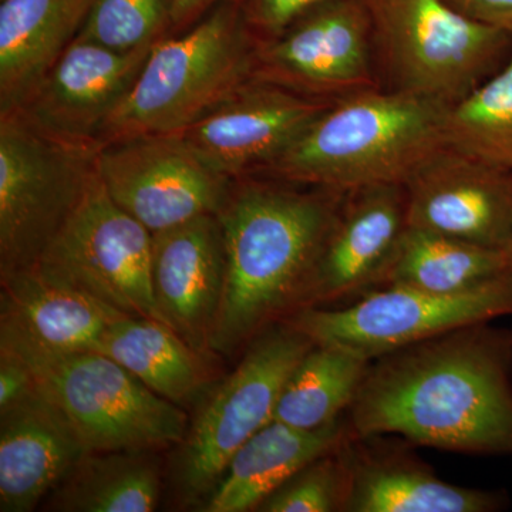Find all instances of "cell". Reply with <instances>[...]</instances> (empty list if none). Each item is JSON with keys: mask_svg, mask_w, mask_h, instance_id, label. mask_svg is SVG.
<instances>
[{"mask_svg": "<svg viewBox=\"0 0 512 512\" xmlns=\"http://www.w3.org/2000/svg\"><path fill=\"white\" fill-rule=\"evenodd\" d=\"M345 417L353 436L512 456V328L478 323L376 357Z\"/></svg>", "mask_w": 512, "mask_h": 512, "instance_id": "1", "label": "cell"}, {"mask_svg": "<svg viewBox=\"0 0 512 512\" xmlns=\"http://www.w3.org/2000/svg\"><path fill=\"white\" fill-rule=\"evenodd\" d=\"M343 195L268 175L232 181L217 214L227 271L211 353L232 355L301 311Z\"/></svg>", "mask_w": 512, "mask_h": 512, "instance_id": "2", "label": "cell"}, {"mask_svg": "<svg viewBox=\"0 0 512 512\" xmlns=\"http://www.w3.org/2000/svg\"><path fill=\"white\" fill-rule=\"evenodd\" d=\"M447 106L376 89L335 101L261 173L336 192L406 184L446 147Z\"/></svg>", "mask_w": 512, "mask_h": 512, "instance_id": "3", "label": "cell"}, {"mask_svg": "<svg viewBox=\"0 0 512 512\" xmlns=\"http://www.w3.org/2000/svg\"><path fill=\"white\" fill-rule=\"evenodd\" d=\"M255 37L238 0L151 47L117 109L101 128L97 151L128 138L181 133L252 79Z\"/></svg>", "mask_w": 512, "mask_h": 512, "instance_id": "4", "label": "cell"}, {"mask_svg": "<svg viewBox=\"0 0 512 512\" xmlns=\"http://www.w3.org/2000/svg\"><path fill=\"white\" fill-rule=\"evenodd\" d=\"M0 346L20 357L37 390L69 421L89 453H153L187 434L183 407L158 396L100 352H53L6 328Z\"/></svg>", "mask_w": 512, "mask_h": 512, "instance_id": "5", "label": "cell"}, {"mask_svg": "<svg viewBox=\"0 0 512 512\" xmlns=\"http://www.w3.org/2000/svg\"><path fill=\"white\" fill-rule=\"evenodd\" d=\"M380 89L453 106L503 69L512 30L461 15L444 0H363Z\"/></svg>", "mask_w": 512, "mask_h": 512, "instance_id": "6", "label": "cell"}, {"mask_svg": "<svg viewBox=\"0 0 512 512\" xmlns=\"http://www.w3.org/2000/svg\"><path fill=\"white\" fill-rule=\"evenodd\" d=\"M96 154L0 114V275L37 264L82 201Z\"/></svg>", "mask_w": 512, "mask_h": 512, "instance_id": "7", "label": "cell"}, {"mask_svg": "<svg viewBox=\"0 0 512 512\" xmlns=\"http://www.w3.org/2000/svg\"><path fill=\"white\" fill-rule=\"evenodd\" d=\"M312 346L286 322L249 343L237 369L202 402L180 443L175 476L185 500L211 494L238 448L274 420L286 380Z\"/></svg>", "mask_w": 512, "mask_h": 512, "instance_id": "8", "label": "cell"}, {"mask_svg": "<svg viewBox=\"0 0 512 512\" xmlns=\"http://www.w3.org/2000/svg\"><path fill=\"white\" fill-rule=\"evenodd\" d=\"M512 318V271L454 293L380 286L336 308L303 309L284 322L316 345L336 346L366 359L453 330Z\"/></svg>", "mask_w": 512, "mask_h": 512, "instance_id": "9", "label": "cell"}, {"mask_svg": "<svg viewBox=\"0 0 512 512\" xmlns=\"http://www.w3.org/2000/svg\"><path fill=\"white\" fill-rule=\"evenodd\" d=\"M153 234L121 210L94 167L82 201L33 266L131 318L163 322L151 286Z\"/></svg>", "mask_w": 512, "mask_h": 512, "instance_id": "10", "label": "cell"}, {"mask_svg": "<svg viewBox=\"0 0 512 512\" xmlns=\"http://www.w3.org/2000/svg\"><path fill=\"white\" fill-rule=\"evenodd\" d=\"M252 79L329 101L380 89L363 0H329L281 35L256 42Z\"/></svg>", "mask_w": 512, "mask_h": 512, "instance_id": "11", "label": "cell"}, {"mask_svg": "<svg viewBox=\"0 0 512 512\" xmlns=\"http://www.w3.org/2000/svg\"><path fill=\"white\" fill-rule=\"evenodd\" d=\"M94 167L111 200L151 234L217 215L234 181L205 164L180 134L101 147Z\"/></svg>", "mask_w": 512, "mask_h": 512, "instance_id": "12", "label": "cell"}, {"mask_svg": "<svg viewBox=\"0 0 512 512\" xmlns=\"http://www.w3.org/2000/svg\"><path fill=\"white\" fill-rule=\"evenodd\" d=\"M332 103L251 79L175 134L212 170L237 180L274 163Z\"/></svg>", "mask_w": 512, "mask_h": 512, "instance_id": "13", "label": "cell"}, {"mask_svg": "<svg viewBox=\"0 0 512 512\" xmlns=\"http://www.w3.org/2000/svg\"><path fill=\"white\" fill-rule=\"evenodd\" d=\"M407 228L403 184L345 192L301 311L348 305L379 288Z\"/></svg>", "mask_w": 512, "mask_h": 512, "instance_id": "14", "label": "cell"}, {"mask_svg": "<svg viewBox=\"0 0 512 512\" xmlns=\"http://www.w3.org/2000/svg\"><path fill=\"white\" fill-rule=\"evenodd\" d=\"M151 47L116 52L74 39L12 111L46 136L97 151L101 128L133 86Z\"/></svg>", "mask_w": 512, "mask_h": 512, "instance_id": "15", "label": "cell"}, {"mask_svg": "<svg viewBox=\"0 0 512 512\" xmlns=\"http://www.w3.org/2000/svg\"><path fill=\"white\" fill-rule=\"evenodd\" d=\"M409 228L507 251L512 171L444 147L404 184Z\"/></svg>", "mask_w": 512, "mask_h": 512, "instance_id": "16", "label": "cell"}, {"mask_svg": "<svg viewBox=\"0 0 512 512\" xmlns=\"http://www.w3.org/2000/svg\"><path fill=\"white\" fill-rule=\"evenodd\" d=\"M225 271L224 232L218 215H202L153 234L154 301L165 325L201 355L210 352Z\"/></svg>", "mask_w": 512, "mask_h": 512, "instance_id": "17", "label": "cell"}, {"mask_svg": "<svg viewBox=\"0 0 512 512\" xmlns=\"http://www.w3.org/2000/svg\"><path fill=\"white\" fill-rule=\"evenodd\" d=\"M412 447L402 437L350 434L348 512H495L507 505L495 491L441 480Z\"/></svg>", "mask_w": 512, "mask_h": 512, "instance_id": "18", "label": "cell"}, {"mask_svg": "<svg viewBox=\"0 0 512 512\" xmlns=\"http://www.w3.org/2000/svg\"><path fill=\"white\" fill-rule=\"evenodd\" d=\"M86 454L69 421L39 390L0 413V511L35 510Z\"/></svg>", "mask_w": 512, "mask_h": 512, "instance_id": "19", "label": "cell"}, {"mask_svg": "<svg viewBox=\"0 0 512 512\" xmlns=\"http://www.w3.org/2000/svg\"><path fill=\"white\" fill-rule=\"evenodd\" d=\"M350 434L345 416L316 430L269 421L229 460L202 511H258L266 498L289 478L315 458L338 447Z\"/></svg>", "mask_w": 512, "mask_h": 512, "instance_id": "20", "label": "cell"}, {"mask_svg": "<svg viewBox=\"0 0 512 512\" xmlns=\"http://www.w3.org/2000/svg\"><path fill=\"white\" fill-rule=\"evenodd\" d=\"M120 313L35 269L2 276L0 328L53 352L96 350Z\"/></svg>", "mask_w": 512, "mask_h": 512, "instance_id": "21", "label": "cell"}, {"mask_svg": "<svg viewBox=\"0 0 512 512\" xmlns=\"http://www.w3.org/2000/svg\"><path fill=\"white\" fill-rule=\"evenodd\" d=\"M92 0H0V114L18 109L77 35Z\"/></svg>", "mask_w": 512, "mask_h": 512, "instance_id": "22", "label": "cell"}, {"mask_svg": "<svg viewBox=\"0 0 512 512\" xmlns=\"http://www.w3.org/2000/svg\"><path fill=\"white\" fill-rule=\"evenodd\" d=\"M94 352L109 356L148 389L183 407L207 384L201 353L156 319L120 316Z\"/></svg>", "mask_w": 512, "mask_h": 512, "instance_id": "23", "label": "cell"}, {"mask_svg": "<svg viewBox=\"0 0 512 512\" xmlns=\"http://www.w3.org/2000/svg\"><path fill=\"white\" fill-rule=\"evenodd\" d=\"M510 271L512 261L503 249L407 228L380 286L463 292Z\"/></svg>", "mask_w": 512, "mask_h": 512, "instance_id": "24", "label": "cell"}, {"mask_svg": "<svg viewBox=\"0 0 512 512\" xmlns=\"http://www.w3.org/2000/svg\"><path fill=\"white\" fill-rule=\"evenodd\" d=\"M160 494V468L150 453H89L56 488L50 510L150 512Z\"/></svg>", "mask_w": 512, "mask_h": 512, "instance_id": "25", "label": "cell"}, {"mask_svg": "<svg viewBox=\"0 0 512 512\" xmlns=\"http://www.w3.org/2000/svg\"><path fill=\"white\" fill-rule=\"evenodd\" d=\"M370 362L350 350L313 343L286 380L274 420L316 430L342 419L355 402Z\"/></svg>", "mask_w": 512, "mask_h": 512, "instance_id": "26", "label": "cell"}, {"mask_svg": "<svg viewBox=\"0 0 512 512\" xmlns=\"http://www.w3.org/2000/svg\"><path fill=\"white\" fill-rule=\"evenodd\" d=\"M446 147L512 171V53L500 72L448 107Z\"/></svg>", "mask_w": 512, "mask_h": 512, "instance_id": "27", "label": "cell"}, {"mask_svg": "<svg viewBox=\"0 0 512 512\" xmlns=\"http://www.w3.org/2000/svg\"><path fill=\"white\" fill-rule=\"evenodd\" d=\"M173 0H92L77 40L134 52L170 35Z\"/></svg>", "mask_w": 512, "mask_h": 512, "instance_id": "28", "label": "cell"}, {"mask_svg": "<svg viewBox=\"0 0 512 512\" xmlns=\"http://www.w3.org/2000/svg\"><path fill=\"white\" fill-rule=\"evenodd\" d=\"M346 440L306 464L266 498L258 511L348 512L352 476Z\"/></svg>", "mask_w": 512, "mask_h": 512, "instance_id": "29", "label": "cell"}, {"mask_svg": "<svg viewBox=\"0 0 512 512\" xmlns=\"http://www.w3.org/2000/svg\"><path fill=\"white\" fill-rule=\"evenodd\" d=\"M326 2L329 0H238V5L256 42H266Z\"/></svg>", "mask_w": 512, "mask_h": 512, "instance_id": "30", "label": "cell"}, {"mask_svg": "<svg viewBox=\"0 0 512 512\" xmlns=\"http://www.w3.org/2000/svg\"><path fill=\"white\" fill-rule=\"evenodd\" d=\"M36 393L35 379L26 363L0 346V413L18 406Z\"/></svg>", "mask_w": 512, "mask_h": 512, "instance_id": "31", "label": "cell"}, {"mask_svg": "<svg viewBox=\"0 0 512 512\" xmlns=\"http://www.w3.org/2000/svg\"><path fill=\"white\" fill-rule=\"evenodd\" d=\"M461 15L484 25L512 30V0H444Z\"/></svg>", "mask_w": 512, "mask_h": 512, "instance_id": "32", "label": "cell"}, {"mask_svg": "<svg viewBox=\"0 0 512 512\" xmlns=\"http://www.w3.org/2000/svg\"><path fill=\"white\" fill-rule=\"evenodd\" d=\"M228 0H173V26L170 35H178L200 22L212 9Z\"/></svg>", "mask_w": 512, "mask_h": 512, "instance_id": "33", "label": "cell"}, {"mask_svg": "<svg viewBox=\"0 0 512 512\" xmlns=\"http://www.w3.org/2000/svg\"><path fill=\"white\" fill-rule=\"evenodd\" d=\"M507 254L510 255V258L512 261V222H511L510 241H508V245H507Z\"/></svg>", "mask_w": 512, "mask_h": 512, "instance_id": "34", "label": "cell"}]
</instances>
